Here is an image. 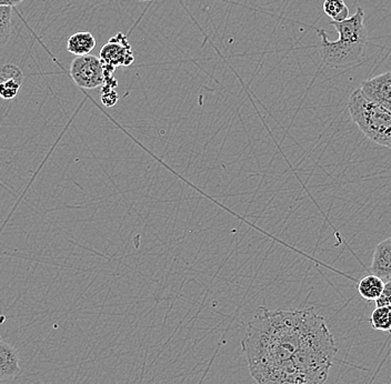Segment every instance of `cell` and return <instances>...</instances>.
<instances>
[{"label": "cell", "instance_id": "11", "mask_svg": "<svg viewBox=\"0 0 391 384\" xmlns=\"http://www.w3.org/2000/svg\"><path fill=\"white\" fill-rule=\"evenodd\" d=\"M385 287V281L375 274H368L358 283V293L368 301H376L381 297Z\"/></svg>", "mask_w": 391, "mask_h": 384}, {"label": "cell", "instance_id": "2", "mask_svg": "<svg viewBox=\"0 0 391 384\" xmlns=\"http://www.w3.org/2000/svg\"><path fill=\"white\" fill-rule=\"evenodd\" d=\"M364 11L357 8L353 16L344 22H332L339 38L330 41L326 31L317 30L320 37L321 59L328 67L340 69L360 65L364 59V52L369 43V35L364 26Z\"/></svg>", "mask_w": 391, "mask_h": 384}, {"label": "cell", "instance_id": "10", "mask_svg": "<svg viewBox=\"0 0 391 384\" xmlns=\"http://www.w3.org/2000/svg\"><path fill=\"white\" fill-rule=\"evenodd\" d=\"M96 47V39L89 31H78L69 37L67 50L78 56L89 54Z\"/></svg>", "mask_w": 391, "mask_h": 384}, {"label": "cell", "instance_id": "12", "mask_svg": "<svg viewBox=\"0 0 391 384\" xmlns=\"http://www.w3.org/2000/svg\"><path fill=\"white\" fill-rule=\"evenodd\" d=\"M323 7L325 14L330 17L332 22H344L351 17V11L344 0H325Z\"/></svg>", "mask_w": 391, "mask_h": 384}, {"label": "cell", "instance_id": "4", "mask_svg": "<svg viewBox=\"0 0 391 384\" xmlns=\"http://www.w3.org/2000/svg\"><path fill=\"white\" fill-rule=\"evenodd\" d=\"M73 82L82 89H95L105 84V71L101 59L93 54L78 56L71 65Z\"/></svg>", "mask_w": 391, "mask_h": 384}, {"label": "cell", "instance_id": "17", "mask_svg": "<svg viewBox=\"0 0 391 384\" xmlns=\"http://www.w3.org/2000/svg\"><path fill=\"white\" fill-rule=\"evenodd\" d=\"M24 0H0V7H14Z\"/></svg>", "mask_w": 391, "mask_h": 384}, {"label": "cell", "instance_id": "14", "mask_svg": "<svg viewBox=\"0 0 391 384\" xmlns=\"http://www.w3.org/2000/svg\"><path fill=\"white\" fill-rule=\"evenodd\" d=\"M11 7H0V48L10 37Z\"/></svg>", "mask_w": 391, "mask_h": 384}, {"label": "cell", "instance_id": "1", "mask_svg": "<svg viewBox=\"0 0 391 384\" xmlns=\"http://www.w3.org/2000/svg\"><path fill=\"white\" fill-rule=\"evenodd\" d=\"M320 317L313 308L272 311L259 307L242 340L253 380L258 384H300L293 357Z\"/></svg>", "mask_w": 391, "mask_h": 384}, {"label": "cell", "instance_id": "3", "mask_svg": "<svg viewBox=\"0 0 391 384\" xmlns=\"http://www.w3.org/2000/svg\"><path fill=\"white\" fill-rule=\"evenodd\" d=\"M348 110L353 121L367 138L379 146L391 149L390 111L370 101L360 89L351 94Z\"/></svg>", "mask_w": 391, "mask_h": 384}, {"label": "cell", "instance_id": "13", "mask_svg": "<svg viewBox=\"0 0 391 384\" xmlns=\"http://www.w3.org/2000/svg\"><path fill=\"white\" fill-rule=\"evenodd\" d=\"M372 329L391 333V310L385 307H377L370 317Z\"/></svg>", "mask_w": 391, "mask_h": 384}, {"label": "cell", "instance_id": "5", "mask_svg": "<svg viewBox=\"0 0 391 384\" xmlns=\"http://www.w3.org/2000/svg\"><path fill=\"white\" fill-rule=\"evenodd\" d=\"M99 59L103 64L105 77H112L116 68L131 66L135 61V56L127 37L118 33L101 48Z\"/></svg>", "mask_w": 391, "mask_h": 384}, {"label": "cell", "instance_id": "16", "mask_svg": "<svg viewBox=\"0 0 391 384\" xmlns=\"http://www.w3.org/2000/svg\"><path fill=\"white\" fill-rule=\"evenodd\" d=\"M103 103L105 106L112 107L118 101V96L114 89H105L103 91Z\"/></svg>", "mask_w": 391, "mask_h": 384}, {"label": "cell", "instance_id": "7", "mask_svg": "<svg viewBox=\"0 0 391 384\" xmlns=\"http://www.w3.org/2000/svg\"><path fill=\"white\" fill-rule=\"evenodd\" d=\"M24 73L18 66L8 64L0 68V98L5 101L14 99L22 87Z\"/></svg>", "mask_w": 391, "mask_h": 384}, {"label": "cell", "instance_id": "6", "mask_svg": "<svg viewBox=\"0 0 391 384\" xmlns=\"http://www.w3.org/2000/svg\"><path fill=\"white\" fill-rule=\"evenodd\" d=\"M360 90L370 101L391 112V71L368 79L362 82Z\"/></svg>", "mask_w": 391, "mask_h": 384}, {"label": "cell", "instance_id": "18", "mask_svg": "<svg viewBox=\"0 0 391 384\" xmlns=\"http://www.w3.org/2000/svg\"><path fill=\"white\" fill-rule=\"evenodd\" d=\"M138 1H142V3H145V1H152V0H138Z\"/></svg>", "mask_w": 391, "mask_h": 384}, {"label": "cell", "instance_id": "8", "mask_svg": "<svg viewBox=\"0 0 391 384\" xmlns=\"http://www.w3.org/2000/svg\"><path fill=\"white\" fill-rule=\"evenodd\" d=\"M372 274L383 279V281H388L391 278V237L386 240L381 241L376 246L372 256Z\"/></svg>", "mask_w": 391, "mask_h": 384}, {"label": "cell", "instance_id": "15", "mask_svg": "<svg viewBox=\"0 0 391 384\" xmlns=\"http://www.w3.org/2000/svg\"><path fill=\"white\" fill-rule=\"evenodd\" d=\"M375 302L377 307H385V308H388L391 310V280H388L385 283V287H383L381 297Z\"/></svg>", "mask_w": 391, "mask_h": 384}, {"label": "cell", "instance_id": "9", "mask_svg": "<svg viewBox=\"0 0 391 384\" xmlns=\"http://www.w3.org/2000/svg\"><path fill=\"white\" fill-rule=\"evenodd\" d=\"M20 374L18 352L7 342L0 341V381L15 379Z\"/></svg>", "mask_w": 391, "mask_h": 384}]
</instances>
